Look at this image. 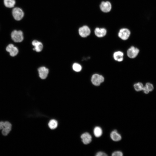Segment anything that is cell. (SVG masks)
<instances>
[{"label": "cell", "mask_w": 156, "mask_h": 156, "mask_svg": "<svg viewBox=\"0 0 156 156\" xmlns=\"http://www.w3.org/2000/svg\"><path fill=\"white\" fill-rule=\"evenodd\" d=\"M11 37L13 41L15 42H21L23 40V34L21 30H14L11 34Z\"/></svg>", "instance_id": "1"}, {"label": "cell", "mask_w": 156, "mask_h": 156, "mask_svg": "<svg viewBox=\"0 0 156 156\" xmlns=\"http://www.w3.org/2000/svg\"><path fill=\"white\" fill-rule=\"evenodd\" d=\"M104 81V78L102 75L98 74H93L91 78V81L95 86H98Z\"/></svg>", "instance_id": "2"}, {"label": "cell", "mask_w": 156, "mask_h": 156, "mask_svg": "<svg viewBox=\"0 0 156 156\" xmlns=\"http://www.w3.org/2000/svg\"><path fill=\"white\" fill-rule=\"evenodd\" d=\"M12 14L14 19L17 21H20L23 18L24 13L20 8L16 7L13 8L12 11Z\"/></svg>", "instance_id": "3"}, {"label": "cell", "mask_w": 156, "mask_h": 156, "mask_svg": "<svg viewBox=\"0 0 156 156\" xmlns=\"http://www.w3.org/2000/svg\"><path fill=\"white\" fill-rule=\"evenodd\" d=\"M130 34V31L129 29L123 28L120 30L118 33V36L122 40H125L129 38Z\"/></svg>", "instance_id": "4"}, {"label": "cell", "mask_w": 156, "mask_h": 156, "mask_svg": "<svg viewBox=\"0 0 156 156\" xmlns=\"http://www.w3.org/2000/svg\"><path fill=\"white\" fill-rule=\"evenodd\" d=\"M139 52V49L134 46H131L127 50V54L130 58L133 59L137 57Z\"/></svg>", "instance_id": "5"}, {"label": "cell", "mask_w": 156, "mask_h": 156, "mask_svg": "<svg viewBox=\"0 0 156 156\" xmlns=\"http://www.w3.org/2000/svg\"><path fill=\"white\" fill-rule=\"evenodd\" d=\"M78 31L79 35L83 38L87 37L90 35L91 32L90 28L86 25H84L80 27Z\"/></svg>", "instance_id": "6"}, {"label": "cell", "mask_w": 156, "mask_h": 156, "mask_svg": "<svg viewBox=\"0 0 156 156\" xmlns=\"http://www.w3.org/2000/svg\"><path fill=\"white\" fill-rule=\"evenodd\" d=\"M101 10L104 12L107 13L110 11L112 8V5L109 1H103L100 5Z\"/></svg>", "instance_id": "7"}, {"label": "cell", "mask_w": 156, "mask_h": 156, "mask_svg": "<svg viewBox=\"0 0 156 156\" xmlns=\"http://www.w3.org/2000/svg\"><path fill=\"white\" fill-rule=\"evenodd\" d=\"M6 51L10 53V55L12 57L17 54L18 51V48L12 44H9L6 47Z\"/></svg>", "instance_id": "8"}, {"label": "cell", "mask_w": 156, "mask_h": 156, "mask_svg": "<svg viewBox=\"0 0 156 156\" xmlns=\"http://www.w3.org/2000/svg\"><path fill=\"white\" fill-rule=\"evenodd\" d=\"M39 77L42 79H46L49 73V70L45 67H40L38 69Z\"/></svg>", "instance_id": "9"}, {"label": "cell", "mask_w": 156, "mask_h": 156, "mask_svg": "<svg viewBox=\"0 0 156 156\" xmlns=\"http://www.w3.org/2000/svg\"><path fill=\"white\" fill-rule=\"evenodd\" d=\"M81 138L83 143L85 144L90 143L92 140V137L90 133L86 132L83 133L81 135Z\"/></svg>", "instance_id": "10"}, {"label": "cell", "mask_w": 156, "mask_h": 156, "mask_svg": "<svg viewBox=\"0 0 156 156\" xmlns=\"http://www.w3.org/2000/svg\"><path fill=\"white\" fill-rule=\"evenodd\" d=\"M95 35L97 37L101 38L104 36L106 34V30L104 28H96L94 31Z\"/></svg>", "instance_id": "11"}, {"label": "cell", "mask_w": 156, "mask_h": 156, "mask_svg": "<svg viewBox=\"0 0 156 156\" xmlns=\"http://www.w3.org/2000/svg\"><path fill=\"white\" fill-rule=\"evenodd\" d=\"M32 45L34 46L33 49L37 52H40L42 51L43 48L42 43L37 40H34L32 42Z\"/></svg>", "instance_id": "12"}, {"label": "cell", "mask_w": 156, "mask_h": 156, "mask_svg": "<svg viewBox=\"0 0 156 156\" xmlns=\"http://www.w3.org/2000/svg\"><path fill=\"white\" fill-rule=\"evenodd\" d=\"M110 137L111 139L115 142L119 141L122 138L121 135L116 130H114L111 132L110 134Z\"/></svg>", "instance_id": "13"}, {"label": "cell", "mask_w": 156, "mask_h": 156, "mask_svg": "<svg viewBox=\"0 0 156 156\" xmlns=\"http://www.w3.org/2000/svg\"><path fill=\"white\" fill-rule=\"evenodd\" d=\"M124 54L120 51L115 52L113 54V58L114 60L118 62L122 61L123 60Z\"/></svg>", "instance_id": "14"}, {"label": "cell", "mask_w": 156, "mask_h": 156, "mask_svg": "<svg viewBox=\"0 0 156 156\" xmlns=\"http://www.w3.org/2000/svg\"><path fill=\"white\" fill-rule=\"evenodd\" d=\"M103 131L101 127L99 126H96L93 130V133L94 136L97 138L100 137L102 135Z\"/></svg>", "instance_id": "15"}, {"label": "cell", "mask_w": 156, "mask_h": 156, "mask_svg": "<svg viewBox=\"0 0 156 156\" xmlns=\"http://www.w3.org/2000/svg\"><path fill=\"white\" fill-rule=\"evenodd\" d=\"M3 2L5 6L10 8L14 7L16 3L15 0H4Z\"/></svg>", "instance_id": "16"}, {"label": "cell", "mask_w": 156, "mask_h": 156, "mask_svg": "<svg viewBox=\"0 0 156 156\" xmlns=\"http://www.w3.org/2000/svg\"><path fill=\"white\" fill-rule=\"evenodd\" d=\"M58 123L57 121L55 120L52 119L51 120L49 123L48 125L49 127L52 129H55L57 126Z\"/></svg>", "instance_id": "17"}, {"label": "cell", "mask_w": 156, "mask_h": 156, "mask_svg": "<svg viewBox=\"0 0 156 156\" xmlns=\"http://www.w3.org/2000/svg\"><path fill=\"white\" fill-rule=\"evenodd\" d=\"M144 86L143 84L140 82L136 83L133 85V87L135 90L137 92L142 90Z\"/></svg>", "instance_id": "18"}, {"label": "cell", "mask_w": 156, "mask_h": 156, "mask_svg": "<svg viewBox=\"0 0 156 156\" xmlns=\"http://www.w3.org/2000/svg\"><path fill=\"white\" fill-rule=\"evenodd\" d=\"M72 67L73 70L77 72L81 71L82 69L81 66L77 63H74Z\"/></svg>", "instance_id": "19"}, {"label": "cell", "mask_w": 156, "mask_h": 156, "mask_svg": "<svg viewBox=\"0 0 156 156\" xmlns=\"http://www.w3.org/2000/svg\"><path fill=\"white\" fill-rule=\"evenodd\" d=\"M12 129L4 127L2 129V134L4 136L7 135L11 131Z\"/></svg>", "instance_id": "20"}, {"label": "cell", "mask_w": 156, "mask_h": 156, "mask_svg": "<svg viewBox=\"0 0 156 156\" xmlns=\"http://www.w3.org/2000/svg\"><path fill=\"white\" fill-rule=\"evenodd\" d=\"M145 86L147 88L150 92L152 91L154 89V86L151 83L148 82L146 83Z\"/></svg>", "instance_id": "21"}, {"label": "cell", "mask_w": 156, "mask_h": 156, "mask_svg": "<svg viewBox=\"0 0 156 156\" xmlns=\"http://www.w3.org/2000/svg\"><path fill=\"white\" fill-rule=\"evenodd\" d=\"M123 153L120 151H116L113 152L112 155V156H122Z\"/></svg>", "instance_id": "22"}, {"label": "cell", "mask_w": 156, "mask_h": 156, "mask_svg": "<svg viewBox=\"0 0 156 156\" xmlns=\"http://www.w3.org/2000/svg\"><path fill=\"white\" fill-rule=\"evenodd\" d=\"M12 125L9 122L6 121L4 122V127L12 129Z\"/></svg>", "instance_id": "23"}, {"label": "cell", "mask_w": 156, "mask_h": 156, "mask_svg": "<svg viewBox=\"0 0 156 156\" xmlns=\"http://www.w3.org/2000/svg\"><path fill=\"white\" fill-rule=\"evenodd\" d=\"M95 155L96 156H107V155L104 152L99 151L96 153Z\"/></svg>", "instance_id": "24"}, {"label": "cell", "mask_w": 156, "mask_h": 156, "mask_svg": "<svg viewBox=\"0 0 156 156\" xmlns=\"http://www.w3.org/2000/svg\"><path fill=\"white\" fill-rule=\"evenodd\" d=\"M142 90L146 94H148L150 92L149 90L145 86H144Z\"/></svg>", "instance_id": "25"}, {"label": "cell", "mask_w": 156, "mask_h": 156, "mask_svg": "<svg viewBox=\"0 0 156 156\" xmlns=\"http://www.w3.org/2000/svg\"><path fill=\"white\" fill-rule=\"evenodd\" d=\"M4 127V122H0V130L2 129Z\"/></svg>", "instance_id": "26"}]
</instances>
